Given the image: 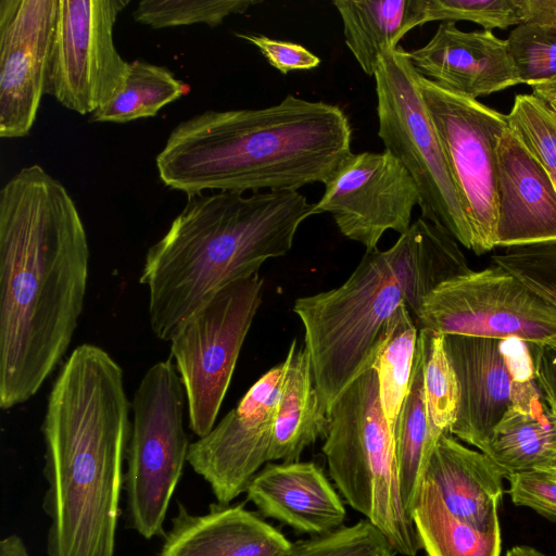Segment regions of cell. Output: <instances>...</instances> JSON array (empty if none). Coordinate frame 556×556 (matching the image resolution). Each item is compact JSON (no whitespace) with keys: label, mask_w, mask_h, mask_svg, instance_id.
Returning a JSON list of instances; mask_svg holds the SVG:
<instances>
[{"label":"cell","mask_w":556,"mask_h":556,"mask_svg":"<svg viewBox=\"0 0 556 556\" xmlns=\"http://www.w3.org/2000/svg\"><path fill=\"white\" fill-rule=\"evenodd\" d=\"M469 21L483 29L523 23V0H422V23Z\"/></svg>","instance_id":"obj_35"},{"label":"cell","mask_w":556,"mask_h":556,"mask_svg":"<svg viewBox=\"0 0 556 556\" xmlns=\"http://www.w3.org/2000/svg\"><path fill=\"white\" fill-rule=\"evenodd\" d=\"M492 262L556 307V240L507 247Z\"/></svg>","instance_id":"obj_34"},{"label":"cell","mask_w":556,"mask_h":556,"mask_svg":"<svg viewBox=\"0 0 556 556\" xmlns=\"http://www.w3.org/2000/svg\"><path fill=\"white\" fill-rule=\"evenodd\" d=\"M345 45L365 74L372 75L380 58L422 23V0H334Z\"/></svg>","instance_id":"obj_24"},{"label":"cell","mask_w":556,"mask_h":556,"mask_svg":"<svg viewBox=\"0 0 556 556\" xmlns=\"http://www.w3.org/2000/svg\"><path fill=\"white\" fill-rule=\"evenodd\" d=\"M188 90V85L167 67L135 60L129 63L121 88L91 114V121L124 124L151 117L163 106L185 96Z\"/></svg>","instance_id":"obj_27"},{"label":"cell","mask_w":556,"mask_h":556,"mask_svg":"<svg viewBox=\"0 0 556 556\" xmlns=\"http://www.w3.org/2000/svg\"><path fill=\"white\" fill-rule=\"evenodd\" d=\"M329 419L323 452L337 489L397 554L417 556L421 547L403 504L393 432L381 406L374 368L334 401Z\"/></svg>","instance_id":"obj_6"},{"label":"cell","mask_w":556,"mask_h":556,"mask_svg":"<svg viewBox=\"0 0 556 556\" xmlns=\"http://www.w3.org/2000/svg\"><path fill=\"white\" fill-rule=\"evenodd\" d=\"M314 204L294 190L187 197L167 232L146 254L139 282L149 292L154 336L170 341L225 286L286 255Z\"/></svg>","instance_id":"obj_4"},{"label":"cell","mask_w":556,"mask_h":556,"mask_svg":"<svg viewBox=\"0 0 556 556\" xmlns=\"http://www.w3.org/2000/svg\"><path fill=\"white\" fill-rule=\"evenodd\" d=\"M508 494L517 506L533 509L544 518L556 522V481L538 472H518L506 477Z\"/></svg>","instance_id":"obj_36"},{"label":"cell","mask_w":556,"mask_h":556,"mask_svg":"<svg viewBox=\"0 0 556 556\" xmlns=\"http://www.w3.org/2000/svg\"><path fill=\"white\" fill-rule=\"evenodd\" d=\"M415 320L441 334L556 342V307L494 264L439 285Z\"/></svg>","instance_id":"obj_11"},{"label":"cell","mask_w":556,"mask_h":556,"mask_svg":"<svg viewBox=\"0 0 556 556\" xmlns=\"http://www.w3.org/2000/svg\"><path fill=\"white\" fill-rule=\"evenodd\" d=\"M530 87L532 88L533 94L544 101L556 98V78L549 81L532 85Z\"/></svg>","instance_id":"obj_41"},{"label":"cell","mask_w":556,"mask_h":556,"mask_svg":"<svg viewBox=\"0 0 556 556\" xmlns=\"http://www.w3.org/2000/svg\"><path fill=\"white\" fill-rule=\"evenodd\" d=\"M408 56L421 76L473 99L520 84L507 40L486 29L463 31L454 22H442Z\"/></svg>","instance_id":"obj_17"},{"label":"cell","mask_w":556,"mask_h":556,"mask_svg":"<svg viewBox=\"0 0 556 556\" xmlns=\"http://www.w3.org/2000/svg\"><path fill=\"white\" fill-rule=\"evenodd\" d=\"M458 382V407L450 433L483 452L506 412L541 391L532 343L443 334Z\"/></svg>","instance_id":"obj_13"},{"label":"cell","mask_w":556,"mask_h":556,"mask_svg":"<svg viewBox=\"0 0 556 556\" xmlns=\"http://www.w3.org/2000/svg\"><path fill=\"white\" fill-rule=\"evenodd\" d=\"M255 274L214 294L179 329L170 356L182 382L189 428L202 438L215 426L236 364L263 298Z\"/></svg>","instance_id":"obj_9"},{"label":"cell","mask_w":556,"mask_h":556,"mask_svg":"<svg viewBox=\"0 0 556 556\" xmlns=\"http://www.w3.org/2000/svg\"><path fill=\"white\" fill-rule=\"evenodd\" d=\"M185 400L182 382L169 358L146 371L131 401L124 489L129 526L147 540L164 535L168 507L187 462Z\"/></svg>","instance_id":"obj_8"},{"label":"cell","mask_w":556,"mask_h":556,"mask_svg":"<svg viewBox=\"0 0 556 556\" xmlns=\"http://www.w3.org/2000/svg\"><path fill=\"white\" fill-rule=\"evenodd\" d=\"M418 330L412 312L402 305L372 365L377 374L381 406L392 432L409 390Z\"/></svg>","instance_id":"obj_28"},{"label":"cell","mask_w":556,"mask_h":556,"mask_svg":"<svg viewBox=\"0 0 556 556\" xmlns=\"http://www.w3.org/2000/svg\"><path fill=\"white\" fill-rule=\"evenodd\" d=\"M536 380L548 405L556 412V342L532 344Z\"/></svg>","instance_id":"obj_38"},{"label":"cell","mask_w":556,"mask_h":556,"mask_svg":"<svg viewBox=\"0 0 556 556\" xmlns=\"http://www.w3.org/2000/svg\"><path fill=\"white\" fill-rule=\"evenodd\" d=\"M245 493L263 516L309 536L344 526V504L324 470L313 462L267 463Z\"/></svg>","instance_id":"obj_19"},{"label":"cell","mask_w":556,"mask_h":556,"mask_svg":"<svg viewBox=\"0 0 556 556\" xmlns=\"http://www.w3.org/2000/svg\"><path fill=\"white\" fill-rule=\"evenodd\" d=\"M505 556H545L540 551L535 549L531 546L526 545H517L511 548H509Z\"/></svg>","instance_id":"obj_42"},{"label":"cell","mask_w":556,"mask_h":556,"mask_svg":"<svg viewBox=\"0 0 556 556\" xmlns=\"http://www.w3.org/2000/svg\"><path fill=\"white\" fill-rule=\"evenodd\" d=\"M0 556H30L28 549L17 534H10L0 541Z\"/></svg>","instance_id":"obj_40"},{"label":"cell","mask_w":556,"mask_h":556,"mask_svg":"<svg viewBox=\"0 0 556 556\" xmlns=\"http://www.w3.org/2000/svg\"><path fill=\"white\" fill-rule=\"evenodd\" d=\"M128 0H59L46 93L80 115L92 114L121 88L129 62L113 38Z\"/></svg>","instance_id":"obj_12"},{"label":"cell","mask_w":556,"mask_h":556,"mask_svg":"<svg viewBox=\"0 0 556 556\" xmlns=\"http://www.w3.org/2000/svg\"><path fill=\"white\" fill-rule=\"evenodd\" d=\"M59 0H0V137L30 131L46 93Z\"/></svg>","instance_id":"obj_16"},{"label":"cell","mask_w":556,"mask_h":556,"mask_svg":"<svg viewBox=\"0 0 556 556\" xmlns=\"http://www.w3.org/2000/svg\"><path fill=\"white\" fill-rule=\"evenodd\" d=\"M505 472L544 471L556 463V412L542 390L513 405L483 451Z\"/></svg>","instance_id":"obj_23"},{"label":"cell","mask_w":556,"mask_h":556,"mask_svg":"<svg viewBox=\"0 0 556 556\" xmlns=\"http://www.w3.org/2000/svg\"><path fill=\"white\" fill-rule=\"evenodd\" d=\"M130 408L118 363L98 345L75 348L41 426L49 556H115Z\"/></svg>","instance_id":"obj_2"},{"label":"cell","mask_w":556,"mask_h":556,"mask_svg":"<svg viewBox=\"0 0 556 556\" xmlns=\"http://www.w3.org/2000/svg\"><path fill=\"white\" fill-rule=\"evenodd\" d=\"M260 3L253 0H142L134 20L151 28L205 24L220 25L231 14H241Z\"/></svg>","instance_id":"obj_30"},{"label":"cell","mask_w":556,"mask_h":556,"mask_svg":"<svg viewBox=\"0 0 556 556\" xmlns=\"http://www.w3.org/2000/svg\"><path fill=\"white\" fill-rule=\"evenodd\" d=\"M89 244L61 181L21 168L0 190V407L31 399L67 352L84 309Z\"/></svg>","instance_id":"obj_1"},{"label":"cell","mask_w":556,"mask_h":556,"mask_svg":"<svg viewBox=\"0 0 556 556\" xmlns=\"http://www.w3.org/2000/svg\"><path fill=\"white\" fill-rule=\"evenodd\" d=\"M344 111L288 94L263 109L208 110L179 123L155 159L162 182L187 197L326 185L351 156Z\"/></svg>","instance_id":"obj_3"},{"label":"cell","mask_w":556,"mask_h":556,"mask_svg":"<svg viewBox=\"0 0 556 556\" xmlns=\"http://www.w3.org/2000/svg\"><path fill=\"white\" fill-rule=\"evenodd\" d=\"M538 472H542L556 481V463L554 465H552L551 467H548L547 469H545L544 471H538Z\"/></svg>","instance_id":"obj_43"},{"label":"cell","mask_w":556,"mask_h":556,"mask_svg":"<svg viewBox=\"0 0 556 556\" xmlns=\"http://www.w3.org/2000/svg\"><path fill=\"white\" fill-rule=\"evenodd\" d=\"M427 556H500L501 529L483 532L453 516L437 488L424 481L410 513Z\"/></svg>","instance_id":"obj_26"},{"label":"cell","mask_w":556,"mask_h":556,"mask_svg":"<svg viewBox=\"0 0 556 556\" xmlns=\"http://www.w3.org/2000/svg\"><path fill=\"white\" fill-rule=\"evenodd\" d=\"M283 363L271 367L204 437L190 444L187 463L211 486L218 504L245 493L269 462Z\"/></svg>","instance_id":"obj_15"},{"label":"cell","mask_w":556,"mask_h":556,"mask_svg":"<svg viewBox=\"0 0 556 556\" xmlns=\"http://www.w3.org/2000/svg\"><path fill=\"white\" fill-rule=\"evenodd\" d=\"M283 363L269 462H296L329 429V413L315 387L305 344L293 340ZM268 462V463H269Z\"/></svg>","instance_id":"obj_22"},{"label":"cell","mask_w":556,"mask_h":556,"mask_svg":"<svg viewBox=\"0 0 556 556\" xmlns=\"http://www.w3.org/2000/svg\"><path fill=\"white\" fill-rule=\"evenodd\" d=\"M523 23L556 25V0H523Z\"/></svg>","instance_id":"obj_39"},{"label":"cell","mask_w":556,"mask_h":556,"mask_svg":"<svg viewBox=\"0 0 556 556\" xmlns=\"http://www.w3.org/2000/svg\"><path fill=\"white\" fill-rule=\"evenodd\" d=\"M418 84L471 229V251L482 255L496 248V147L507 115L420 74Z\"/></svg>","instance_id":"obj_10"},{"label":"cell","mask_w":556,"mask_h":556,"mask_svg":"<svg viewBox=\"0 0 556 556\" xmlns=\"http://www.w3.org/2000/svg\"><path fill=\"white\" fill-rule=\"evenodd\" d=\"M440 435L430 420L422 361L417 346L409 390L393 430L401 495L409 517L425 481L431 452Z\"/></svg>","instance_id":"obj_25"},{"label":"cell","mask_w":556,"mask_h":556,"mask_svg":"<svg viewBox=\"0 0 556 556\" xmlns=\"http://www.w3.org/2000/svg\"><path fill=\"white\" fill-rule=\"evenodd\" d=\"M496 248L556 240V188L509 127L496 147Z\"/></svg>","instance_id":"obj_18"},{"label":"cell","mask_w":556,"mask_h":556,"mask_svg":"<svg viewBox=\"0 0 556 556\" xmlns=\"http://www.w3.org/2000/svg\"><path fill=\"white\" fill-rule=\"evenodd\" d=\"M383 533L367 519L293 542L286 556H395Z\"/></svg>","instance_id":"obj_33"},{"label":"cell","mask_w":556,"mask_h":556,"mask_svg":"<svg viewBox=\"0 0 556 556\" xmlns=\"http://www.w3.org/2000/svg\"><path fill=\"white\" fill-rule=\"evenodd\" d=\"M546 102L548 103V105L553 110V112L556 114V98L549 99Z\"/></svg>","instance_id":"obj_44"},{"label":"cell","mask_w":556,"mask_h":556,"mask_svg":"<svg viewBox=\"0 0 556 556\" xmlns=\"http://www.w3.org/2000/svg\"><path fill=\"white\" fill-rule=\"evenodd\" d=\"M506 40L520 84L532 86L556 78V25L522 23Z\"/></svg>","instance_id":"obj_32"},{"label":"cell","mask_w":556,"mask_h":556,"mask_svg":"<svg viewBox=\"0 0 556 556\" xmlns=\"http://www.w3.org/2000/svg\"><path fill=\"white\" fill-rule=\"evenodd\" d=\"M374 77L378 136L413 178L421 217L471 250V229L408 52L400 46L388 51Z\"/></svg>","instance_id":"obj_7"},{"label":"cell","mask_w":556,"mask_h":556,"mask_svg":"<svg viewBox=\"0 0 556 556\" xmlns=\"http://www.w3.org/2000/svg\"><path fill=\"white\" fill-rule=\"evenodd\" d=\"M507 121L556 188V114L548 103L533 93L517 94Z\"/></svg>","instance_id":"obj_31"},{"label":"cell","mask_w":556,"mask_h":556,"mask_svg":"<svg viewBox=\"0 0 556 556\" xmlns=\"http://www.w3.org/2000/svg\"><path fill=\"white\" fill-rule=\"evenodd\" d=\"M471 269L458 242L422 217L388 250H367L339 287L295 300L315 387L328 413L375 359L402 305L417 316L442 282Z\"/></svg>","instance_id":"obj_5"},{"label":"cell","mask_w":556,"mask_h":556,"mask_svg":"<svg viewBox=\"0 0 556 556\" xmlns=\"http://www.w3.org/2000/svg\"><path fill=\"white\" fill-rule=\"evenodd\" d=\"M236 36L258 48L267 62L282 74L308 71L320 64L317 55L299 43L276 40L263 35L236 34Z\"/></svg>","instance_id":"obj_37"},{"label":"cell","mask_w":556,"mask_h":556,"mask_svg":"<svg viewBox=\"0 0 556 556\" xmlns=\"http://www.w3.org/2000/svg\"><path fill=\"white\" fill-rule=\"evenodd\" d=\"M419 204L417 187L390 152L351 154L325 185L315 214L330 213L340 232L367 250L387 230L404 233Z\"/></svg>","instance_id":"obj_14"},{"label":"cell","mask_w":556,"mask_h":556,"mask_svg":"<svg viewBox=\"0 0 556 556\" xmlns=\"http://www.w3.org/2000/svg\"><path fill=\"white\" fill-rule=\"evenodd\" d=\"M504 478V470L486 454L466 447L450 432L437 440L425 472L450 513L483 532L500 529Z\"/></svg>","instance_id":"obj_21"},{"label":"cell","mask_w":556,"mask_h":556,"mask_svg":"<svg viewBox=\"0 0 556 556\" xmlns=\"http://www.w3.org/2000/svg\"><path fill=\"white\" fill-rule=\"evenodd\" d=\"M292 542L243 505L213 504L207 513L177 515L155 556H286Z\"/></svg>","instance_id":"obj_20"},{"label":"cell","mask_w":556,"mask_h":556,"mask_svg":"<svg viewBox=\"0 0 556 556\" xmlns=\"http://www.w3.org/2000/svg\"><path fill=\"white\" fill-rule=\"evenodd\" d=\"M424 384L430 420L437 433L450 432L458 407V382L444 349V336L427 328L418 330Z\"/></svg>","instance_id":"obj_29"}]
</instances>
